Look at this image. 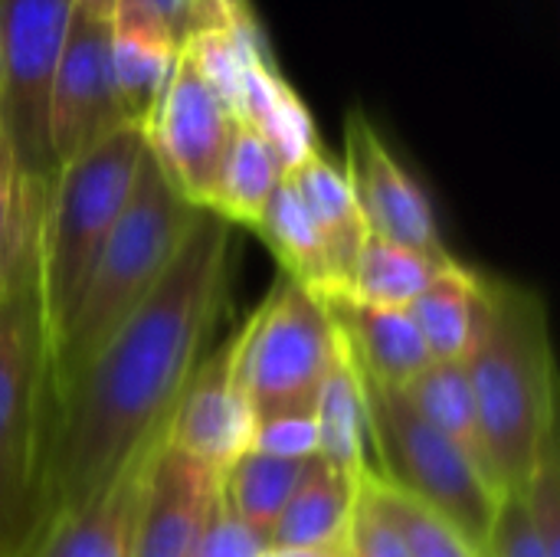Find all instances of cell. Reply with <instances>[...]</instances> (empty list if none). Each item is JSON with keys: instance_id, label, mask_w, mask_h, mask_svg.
<instances>
[{"instance_id": "obj_17", "label": "cell", "mask_w": 560, "mask_h": 557, "mask_svg": "<svg viewBox=\"0 0 560 557\" xmlns=\"http://www.w3.org/2000/svg\"><path fill=\"white\" fill-rule=\"evenodd\" d=\"M407 312L433 361L463 364L479 345L489 318L486 272L453 259L430 279V286L407 305Z\"/></svg>"}, {"instance_id": "obj_25", "label": "cell", "mask_w": 560, "mask_h": 557, "mask_svg": "<svg viewBox=\"0 0 560 557\" xmlns=\"http://www.w3.org/2000/svg\"><path fill=\"white\" fill-rule=\"evenodd\" d=\"M282 177H285V171H282L279 158L272 154V148L249 125L236 121L233 144H230L226 164L220 171L210 210L233 227L256 230V223H259L266 204L272 200V194L279 190Z\"/></svg>"}, {"instance_id": "obj_16", "label": "cell", "mask_w": 560, "mask_h": 557, "mask_svg": "<svg viewBox=\"0 0 560 557\" xmlns=\"http://www.w3.org/2000/svg\"><path fill=\"white\" fill-rule=\"evenodd\" d=\"M335 325L358 364V371L384 387L404 391L417 374H423L433 358L407 309L361 305L345 295L325 299Z\"/></svg>"}, {"instance_id": "obj_31", "label": "cell", "mask_w": 560, "mask_h": 557, "mask_svg": "<svg viewBox=\"0 0 560 557\" xmlns=\"http://www.w3.org/2000/svg\"><path fill=\"white\" fill-rule=\"evenodd\" d=\"M482 557H551L538 542L525 499L518 492L502 496Z\"/></svg>"}, {"instance_id": "obj_13", "label": "cell", "mask_w": 560, "mask_h": 557, "mask_svg": "<svg viewBox=\"0 0 560 557\" xmlns=\"http://www.w3.org/2000/svg\"><path fill=\"white\" fill-rule=\"evenodd\" d=\"M253 427V414L233 381L230 341H223L220 348L207 351L194 368L167 420L164 440L177 453L223 476V469L249 450Z\"/></svg>"}, {"instance_id": "obj_21", "label": "cell", "mask_w": 560, "mask_h": 557, "mask_svg": "<svg viewBox=\"0 0 560 557\" xmlns=\"http://www.w3.org/2000/svg\"><path fill=\"white\" fill-rule=\"evenodd\" d=\"M358 486V479H348L315 456L269 532L266 548H341Z\"/></svg>"}, {"instance_id": "obj_12", "label": "cell", "mask_w": 560, "mask_h": 557, "mask_svg": "<svg viewBox=\"0 0 560 557\" xmlns=\"http://www.w3.org/2000/svg\"><path fill=\"white\" fill-rule=\"evenodd\" d=\"M220 499V476L161 440L151 453L131 557H197Z\"/></svg>"}, {"instance_id": "obj_22", "label": "cell", "mask_w": 560, "mask_h": 557, "mask_svg": "<svg viewBox=\"0 0 560 557\" xmlns=\"http://www.w3.org/2000/svg\"><path fill=\"white\" fill-rule=\"evenodd\" d=\"M400 394L407 397V404L436 433H443L466 460H472L495 483L492 466H489V453H486V440H482V423H479V410H476V397H472V384H469L466 364L433 361Z\"/></svg>"}, {"instance_id": "obj_30", "label": "cell", "mask_w": 560, "mask_h": 557, "mask_svg": "<svg viewBox=\"0 0 560 557\" xmlns=\"http://www.w3.org/2000/svg\"><path fill=\"white\" fill-rule=\"evenodd\" d=\"M249 450L276 460H312L318 456V430L312 414H279L253 427Z\"/></svg>"}, {"instance_id": "obj_27", "label": "cell", "mask_w": 560, "mask_h": 557, "mask_svg": "<svg viewBox=\"0 0 560 557\" xmlns=\"http://www.w3.org/2000/svg\"><path fill=\"white\" fill-rule=\"evenodd\" d=\"M46 181L30 177L0 131V292L26 269Z\"/></svg>"}, {"instance_id": "obj_7", "label": "cell", "mask_w": 560, "mask_h": 557, "mask_svg": "<svg viewBox=\"0 0 560 557\" xmlns=\"http://www.w3.org/2000/svg\"><path fill=\"white\" fill-rule=\"evenodd\" d=\"M364 404L374 476L440 512L482 555L505 492L436 433L400 391L364 378Z\"/></svg>"}, {"instance_id": "obj_32", "label": "cell", "mask_w": 560, "mask_h": 557, "mask_svg": "<svg viewBox=\"0 0 560 557\" xmlns=\"http://www.w3.org/2000/svg\"><path fill=\"white\" fill-rule=\"evenodd\" d=\"M249 26H259V16L249 0H180L177 43L197 33H233Z\"/></svg>"}, {"instance_id": "obj_11", "label": "cell", "mask_w": 560, "mask_h": 557, "mask_svg": "<svg viewBox=\"0 0 560 557\" xmlns=\"http://www.w3.org/2000/svg\"><path fill=\"white\" fill-rule=\"evenodd\" d=\"M125 125L108 72V20H92L85 13H72L52 89H49V154L52 164H66L105 141Z\"/></svg>"}, {"instance_id": "obj_2", "label": "cell", "mask_w": 560, "mask_h": 557, "mask_svg": "<svg viewBox=\"0 0 560 557\" xmlns=\"http://www.w3.org/2000/svg\"><path fill=\"white\" fill-rule=\"evenodd\" d=\"M489 318L463 361L492 476L502 492H522L558 437V374L545 295L515 279L489 276Z\"/></svg>"}, {"instance_id": "obj_1", "label": "cell", "mask_w": 560, "mask_h": 557, "mask_svg": "<svg viewBox=\"0 0 560 557\" xmlns=\"http://www.w3.org/2000/svg\"><path fill=\"white\" fill-rule=\"evenodd\" d=\"M236 227L197 210L184 246L148 302L105 341L85 371L49 397L36 535L92 502L125 466L144 456L207 355L226 309Z\"/></svg>"}, {"instance_id": "obj_26", "label": "cell", "mask_w": 560, "mask_h": 557, "mask_svg": "<svg viewBox=\"0 0 560 557\" xmlns=\"http://www.w3.org/2000/svg\"><path fill=\"white\" fill-rule=\"evenodd\" d=\"M453 259L436 263L420 253L368 236L354 263V272L348 279L345 299L361 302V305H377V309H407L430 286V279Z\"/></svg>"}, {"instance_id": "obj_15", "label": "cell", "mask_w": 560, "mask_h": 557, "mask_svg": "<svg viewBox=\"0 0 560 557\" xmlns=\"http://www.w3.org/2000/svg\"><path fill=\"white\" fill-rule=\"evenodd\" d=\"M154 446L131 466H125L92 502L46 525L30 545L26 557H131L135 519Z\"/></svg>"}, {"instance_id": "obj_19", "label": "cell", "mask_w": 560, "mask_h": 557, "mask_svg": "<svg viewBox=\"0 0 560 557\" xmlns=\"http://www.w3.org/2000/svg\"><path fill=\"white\" fill-rule=\"evenodd\" d=\"M236 121L249 125L272 148L282 171H292L308 154L322 151L312 112L285 82L272 56H262L246 69L236 102Z\"/></svg>"}, {"instance_id": "obj_34", "label": "cell", "mask_w": 560, "mask_h": 557, "mask_svg": "<svg viewBox=\"0 0 560 557\" xmlns=\"http://www.w3.org/2000/svg\"><path fill=\"white\" fill-rule=\"evenodd\" d=\"M262 557H348L341 548H266Z\"/></svg>"}, {"instance_id": "obj_29", "label": "cell", "mask_w": 560, "mask_h": 557, "mask_svg": "<svg viewBox=\"0 0 560 557\" xmlns=\"http://www.w3.org/2000/svg\"><path fill=\"white\" fill-rule=\"evenodd\" d=\"M345 555L410 557L404 542L397 538V532L390 529V522L384 519V512L377 509V502L371 496V473L361 479L354 506H351V519H348V532H345Z\"/></svg>"}, {"instance_id": "obj_14", "label": "cell", "mask_w": 560, "mask_h": 557, "mask_svg": "<svg viewBox=\"0 0 560 557\" xmlns=\"http://www.w3.org/2000/svg\"><path fill=\"white\" fill-rule=\"evenodd\" d=\"M177 53L174 30L148 0H115L108 13V72L125 125L144 128Z\"/></svg>"}, {"instance_id": "obj_6", "label": "cell", "mask_w": 560, "mask_h": 557, "mask_svg": "<svg viewBox=\"0 0 560 557\" xmlns=\"http://www.w3.org/2000/svg\"><path fill=\"white\" fill-rule=\"evenodd\" d=\"M338 348L341 332L328 302L279 276L230 338L233 381L253 423L279 414H312Z\"/></svg>"}, {"instance_id": "obj_10", "label": "cell", "mask_w": 560, "mask_h": 557, "mask_svg": "<svg viewBox=\"0 0 560 557\" xmlns=\"http://www.w3.org/2000/svg\"><path fill=\"white\" fill-rule=\"evenodd\" d=\"M345 181L361 210L368 236L446 263L453 253L443 243L433 204L420 181L397 161L364 108L345 118Z\"/></svg>"}, {"instance_id": "obj_36", "label": "cell", "mask_w": 560, "mask_h": 557, "mask_svg": "<svg viewBox=\"0 0 560 557\" xmlns=\"http://www.w3.org/2000/svg\"><path fill=\"white\" fill-rule=\"evenodd\" d=\"M158 13H161V20L174 30V36H177V13H180V0H148Z\"/></svg>"}, {"instance_id": "obj_18", "label": "cell", "mask_w": 560, "mask_h": 557, "mask_svg": "<svg viewBox=\"0 0 560 557\" xmlns=\"http://www.w3.org/2000/svg\"><path fill=\"white\" fill-rule=\"evenodd\" d=\"M285 184L292 187V194L302 200L312 223L318 227L325 253H328V266H331L335 295H345L354 263L361 256V246L368 243V227L351 197L345 171L325 151H315L302 164L285 171Z\"/></svg>"}, {"instance_id": "obj_23", "label": "cell", "mask_w": 560, "mask_h": 557, "mask_svg": "<svg viewBox=\"0 0 560 557\" xmlns=\"http://www.w3.org/2000/svg\"><path fill=\"white\" fill-rule=\"evenodd\" d=\"M312 460H276V456L246 450L223 469L220 499L246 529L269 538V532L285 512Z\"/></svg>"}, {"instance_id": "obj_5", "label": "cell", "mask_w": 560, "mask_h": 557, "mask_svg": "<svg viewBox=\"0 0 560 557\" xmlns=\"http://www.w3.org/2000/svg\"><path fill=\"white\" fill-rule=\"evenodd\" d=\"M46 417L49 338L30 256L0 295V557L33 545Z\"/></svg>"}, {"instance_id": "obj_28", "label": "cell", "mask_w": 560, "mask_h": 557, "mask_svg": "<svg viewBox=\"0 0 560 557\" xmlns=\"http://www.w3.org/2000/svg\"><path fill=\"white\" fill-rule=\"evenodd\" d=\"M371 496L410 557H482L440 512L384 486L371 473Z\"/></svg>"}, {"instance_id": "obj_35", "label": "cell", "mask_w": 560, "mask_h": 557, "mask_svg": "<svg viewBox=\"0 0 560 557\" xmlns=\"http://www.w3.org/2000/svg\"><path fill=\"white\" fill-rule=\"evenodd\" d=\"M112 7H115V0H72V10L85 13L92 20H108Z\"/></svg>"}, {"instance_id": "obj_33", "label": "cell", "mask_w": 560, "mask_h": 557, "mask_svg": "<svg viewBox=\"0 0 560 557\" xmlns=\"http://www.w3.org/2000/svg\"><path fill=\"white\" fill-rule=\"evenodd\" d=\"M266 538L246 529L226 506L217 499V509L210 515V525L203 532V542L197 548V557H262Z\"/></svg>"}, {"instance_id": "obj_3", "label": "cell", "mask_w": 560, "mask_h": 557, "mask_svg": "<svg viewBox=\"0 0 560 557\" xmlns=\"http://www.w3.org/2000/svg\"><path fill=\"white\" fill-rule=\"evenodd\" d=\"M194 220L197 207H190L144 154L135 190L105 240L85 289L49 341V397L69 387L105 341L148 302Z\"/></svg>"}, {"instance_id": "obj_4", "label": "cell", "mask_w": 560, "mask_h": 557, "mask_svg": "<svg viewBox=\"0 0 560 557\" xmlns=\"http://www.w3.org/2000/svg\"><path fill=\"white\" fill-rule=\"evenodd\" d=\"M144 154L148 144L141 128H118L79 158L59 164L46 181L33 269L49 341L85 289V279L135 190Z\"/></svg>"}, {"instance_id": "obj_8", "label": "cell", "mask_w": 560, "mask_h": 557, "mask_svg": "<svg viewBox=\"0 0 560 557\" xmlns=\"http://www.w3.org/2000/svg\"><path fill=\"white\" fill-rule=\"evenodd\" d=\"M72 13V0H0V131L36 181L56 171L46 115Z\"/></svg>"}, {"instance_id": "obj_20", "label": "cell", "mask_w": 560, "mask_h": 557, "mask_svg": "<svg viewBox=\"0 0 560 557\" xmlns=\"http://www.w3.org/2000/svg\"><path fill=\"white\" fill-rule=\"evenodd\" d=\"M341 332V328H338ZM318 430V460L348 479H364L371 469V443H368V404H364V378L341 338L338 358L315 397L312 407Z\"/></svg>"}, {"instance_id": "obj_9", "label": "cell", "mask_w": 560, "mask_h": 557, "mask_svg": "<svg viewBox=\"0 0 560 557\" xmlns=\"http://www.w3.org/2000/svg\"><path fill=\"white\" fill-rule=\"evenodd\" d=\"M233 112L200 79L194 62L180 49L141 135L148 144V158L190 207L210 210L220 171L233 144Z\"/></svg>"}, {"instance_id": "obj_37", "label": "cell", "mask_w": 560, "mask_h": 557, "mask_svg": "<svg viewBox=\"0 0 560 557\" xmlns=\"http://www.w3.org/2000/svg\"><path fill=\"white\" fill-rule=\"evenodd\" d=\"M0 295H3V292H0Z\"/></svg>"}, {"instance_id": "obj_24", "label": "cell", "mask_w": 560, "mask_h": 557, "mask_svg": "<svg viewBox=\"0 0 560 557\" xmlns=\"http://www.w3.org/2000/svg\"><path fill=\"white\" fill-rule=\"evenodd\" d=\"M266 246L272 250V256L282 266V276L312 289L322 299L335 295V282H331V266H328V253L322 243L318 227L312 223L308 210L302 207V200L292 194V187L279 184V190L272 194V200L266 204L256 230Z\"/></svg>"}]
</instances>
